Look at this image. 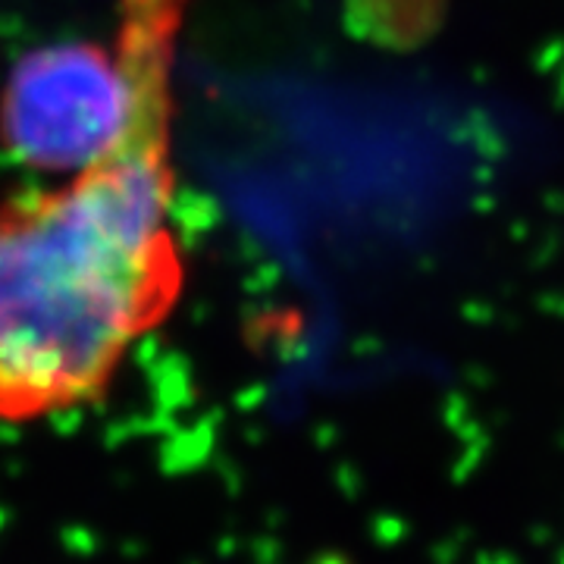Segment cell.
I'll return each mask as SVG.
<instances>
[{"mask_svg":"<svg viewBox=\"0 0 564 564\" xmlns=\"http://www.w3.org/2000/svg\"><path fill=\"white\" fill-rule=\"evenodd\" d=\"M192 0H113L132 107L95 161L0 202V421L73 414L176 311L180 51Z\"/></svg>","mask_w":564,"mask_h":564,"instance_id":"6da1fadb","label":"cell"},{"mask_svg":"<svg viewBox=\"0 0 564 564\" xmlns=\"http://www.w3.org/2000/svg\"><path fill=\"white\" fill-rule=\"evenodd\" d=\"M129 107L132 66L117 35L41 44L0 85V148L25 173L57 180L117 139Z\"/></svg>","mask_w":564,"mask_h":564,"instance_id":"7a4b0ae2","label":"cell"}]
</instances>
